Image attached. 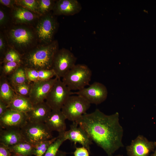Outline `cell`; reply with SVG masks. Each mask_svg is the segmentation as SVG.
<instances>
[{
	"label": "cell",
	"mask_w": 156,
	"mask_h": 156,
	"mask_svg": "<svg viewBox=\"0 0 156 156\" xmlns=\"http://www.w3.org/2000/svg\"><path fill=\"white\" fill-rule=\"evenodd\" d=\"M119 118L118 112L107 115L97 109L92 113L83 114L75 122L108 156H112L124 146L123 129Z\"/></svg>",
	"instance_id": "6da1fadb"
},
{
	"label": "cell",
	"mask_w": 156,
	"mask_h": 156,
	"mask_svg": "<svg viewBox=\"0 0 156 156\" xmlns=\"http://www.w3.org/2000/svg\"><path fill=\"white\" fill-rule=\"evenodd\" d=\"M59 49L57 40L34 47L22 55L21 64L28 68L52 69L55 56Z\"/></svg>",
	"instance_id": "7a4b0ae2"
},
{
	"label": "cell",
	"mask_w": 156,
	"mask_h": 156,
	"mask_svg": "<svg viewBox=\"0 0 156 156\" xmlns=\"http://www.w3.org/2000/svg\"><path fill=\"white\" fill-rule=\"evenodd\" d=\"M6 40L10 48L22 55L34 48L37 38L35 31L25 25L12 26L7 30Z\"/></svg>",
	"instance_id": "3957f363"
},
{
	"label": "cell",
	"mask_w": 156,
	"mask_h": 156,
	"mask_svg": "<svg viewBox=\"0 0 156 156\" xmlns=\"http://www.w3.org/2000/svg\"><path fill=\"white\" fill-rule=\"evenodd\" d=\"M92 76V71L87 65L79 64L70 70L62 81L71 91H79L89 84Z\"/></svg>",
	"instance_id": "277c9868"
},
{
	"label": "cell",
	"mask_w": 156,
	"mask_h": 156,
	"mask_svg": "<svg viewBox=\"0 0 156 156\" xmlns=\"http://www.w3.org/2000/svg\"><path fill=\"white\" fill-rule=\"evenodd\" d=\"M21 130L25 141L34 145L53 138L52 132L45 123L28 121Z\"/></svg>",
	"instance_id": "5b68a950"
},
{
	"label": "cell",
	"mask_w": 156,
	"mask_h": 156,
	"mask_svg": "<svg viewBox=\"0 0 156 156\" xmlns=\"http://www.w3.org/2000/svg\"><path fill=\"white\" fill-rule=\"evenodd\" d=\"M58 27V23L55 15L50 12L40 17L35 31L39 40L44 44H47L53 41Z\"/></svg>",
	"instance_id": "8992f818"
},
{
	"label": "cell",
	"mask_w": 156,
	"mask_h": 156,
	"mask_svg": "<svg viewBox=\"0 0 156 156\" xmlns=\"http://www.w3.org/2000/svg\"><path fill=\"white\" fill-rule=\"evenodd\" d=\"M90 106V103L83 97L77 95H71L61 110L66 119L76 122L86 113Z\"/></svg>",
	"instance_id": "52a82bcc"
},
{
	"label": "cell",
	"mask_w": 156,
	"mask_h": 156,
	"mask_svg": "<svg viewBox=\"0 0 156 156\" xmlns=\"http://www.w3.org/2000/svg\"><path fill=\"white\" fill-rule=\"evenodd\" d=\"M73 92L63 82L57 78L45 100L52 110H61Z\"/></svg>",
	"instance_id": "ba28073f"
},
{
	"label": "cell",
	"mask_w": 156,
	"mask_h": 156,
	"mask_svg": "<svg viewBox=\"0 0 156 156\" xmlns=\"http://www.w3.org/2000/svg\"><path fill=\"white\" fill-rule=\"evenodd\" d=\"M77 58L69 50L63 48L59 49L55 56L52 69L55 77L62 78L76 64Z\"/></svg>",
	"instance_id": "9c48e42d"
},
{
	"label": "cell",
	"mask_w": 156,
	"mask_h": 156,
	"mask_svg": "<svg viewBox=\"0 0 156 156\" xmlns=\"http://www.w3.org/2000/svg\"><path fill=\"white\" fill-rule=\"evenodd\" d=\"M73 94L83 97L90 104L97 105L106 100L108 91L104 85L99 82H95L87 88L85 87L77 92H73Z\"/></svg>",
	"instance_id": "30bf717a"
},
{
	"label": "cell",
	"mask_w": 156,
	"mask_h": 156,
	"mask_svg": "<svg viewBox=\"0 0 156 156\" xmlns=\"http://www.w3.org/2000/svg\"><path fill=\"white\" fill-rule=\"evenodd\" d=\"M155 149V142L149 140L142 135L138 136L126 147L128 156H149Z\"/></svg>",
	"instance_id": "8fae6325"
},
{
	"label": "cell",
	"mask_w": 156,
	"mask_h": 156,
	"mask_svg": "<svg viewBox=\"0 0 156 156\" xmlns=\"http://www.w3.org/2000/svg\"><path fill=\"white\" fill-rule=\"evenodd\" d=\"M28 121L27 114L8 108L0 116V129H21Z\"/></svg>",
	"instance_id": "7c38bea8"
},
{
	"label": "cell",
	"mask_w": 156,
	"mask_h": 156,
	"mask_svg": "<svg viewBox=\"0 0 156 156\" xmlns=\"http://www.w3.org/2000/svg\"><path fill=\"white\" fill-rule=\"evenodd\" d=\"M57 78L55 77L47 81L31 82V88L28 98L33 105L45 101Z\"/></svg>",
	"instance_id": "4fadbf2b"
},
{
	"label": "cell",
	"mask_w": 156,
	"mask_h": 156,
	"mask_svg": "<svg viewBox=\"0 0 156 156\" xmlns=\"http://www.w3.org/2000/svg\"><path fill=\"white\" fill-rule=\"evenodd\" d=\"M66 140H69L75 144L79 143L90 152V145L92 141L86 132L75 122L70 125V129L63 133Z\"/></svg>",
	"instance_id": "5bb4252c"
},
{
	"label": "cell",
	"mask_w": 156,
	"mask_h": 156,
	"mask_svg": "<svg viewBox=\"0 0 156 156\" xmlns=\"http://www.w3.org/2000/svg\"><path fill=\"white\" fill-rule=\"evenodd\" d=\"M82 9L81 5L77 0H58L56 1L52 13L55 16H73L79 13Z\"/></svg>",
	"instance_id": "9a60e30c"
},
{
	"label": "cell",
	"mask_w": 156,
	"mask_h": 156,
	"mask_svg": "<svg viewBox=\"0 0 156 156\" xmlns=\"http://www.w3.org/2000/svg\"><path fill=\"white\" fill-rule=\"evenodd\" d=\"M11 16L13 22L16 25L31 24L40 16L38 14L21 6L16 5L12 9Z\"/></svg>",
	"instance_id": "2e32d148"
},
{
	"label": "cell",
	"mask_w": 156,
	"mask_h": 156,
	"mask_svg": "<svg viewBox=\"0 0 156 156\" xmlns=\"http://www.w3.org/2000/svg\"><path fill=\"white\" fill-rule=\"evenodd\" d=\"M66 119L61 110H52L45 123L52 132L55 131L61 133L66 131Z\"/></svg>",
	"instance_id": "e0dca14e"
},
{
	"label": "cell",
	"mask_w": 156,
	"mask_h": 156,
	"mask_svg": "<svg viewBox=\"0 0 156 156\" xmlns=\"http://www.w3.org/2000/svg\"><path fill=\"white\" fill-rule=\"evenodd\" d=\"M25 141L21 129H1L0 144L8 147Z\"/></svg>",
	"instance_id": "ac0fdd59"
},
{
	"label": "cell",
	"mask_w": 156,
	"mask_h": 156,
	"mask_svg": "<svg viewBox=\"0 0 156 156\" xmlns=\"http://www.w3.org/2000/svg\"><path fill=\"white\" fill-rule=\"evenodd\" d=\"M51 110L45 101L34 105L32 109L27 114L28 121L45 123Z\"/></svg>",
	"instance_id": "d6986e66"
},
{
	"label": "cell",
	"mask_w": 156,
	"mask_h": 156,
	"mask_svg": "<svg viewBox=\"0 0 156 156\" xmlns=\"http://www.w3.org/2000/svg\"><path fill=\"white\" fill-rule=\"evenodd\" d=\"M25 68L28 79L30 82L45 81L55 77L53 69H36Z\"/></svg>",
	"instance_id": "ffe728a7"
},
{
	"label": "cell",
	"mask_w": 156,
	"mask_h": 156,
	"mask_svg": "<svg viewBox=\"0 0 156 156\" xmlns=\"http://www.w3.org/2000/svg\"><path fill=\"white\" fill-rule=\"evenodd\" d=\"M34 105L28 98L16 94L8 105V108L27 114L33 109Z\"/></svg>",
	"instance_id": "44dd1931"
},
{
	"label": "cell",
	"mask_w": 156,
	"mask_h": 156,
	"mask_svg": "<svg viewBox=\"0 0 156 156\" xmlns=\"http://www.w3.org/2000/svg\"><path fill=\"white\" fill-rule=\"evenodd\" d=\"M16 93L7 79L0 77V100L9 105Z\"/></svg>",
	"instance_id": "7402d4cb"
},
{
	"label": "cell",
	"mask_w": 156,
	"mask_h": 156,
	"mask_svg": "<svg viewBox=\"0 0 156 156\" xmlns=\"http://www.w3.org/2000/svg\"><path fill=\"white\" fill-rule=\"evenodd\" d=\"M6 78L12 88L16 85L30 82L27 78L25 68L22 64L11 75Z\"/></svg>",
	"instance_id": "603a6c76"
},
{
	"label": "cell",
	"mask_w": 156,
	"mask_h": 156,
	"mask_svg": "<svg viewBox=\"0 0 156 156\" xmlns=\"http://www.w3.org/2000/svg\"><path fill=\"white\" fill-rule=\"evenodd\" d=\"M34 147V145L25 141L8 147L12 153L24 156H32L33 155Z\"/></svg>",
	"instance_id": "cb8c5ba5"
},
{
	"label": "cell",
	"mask_w": 156,
	"mask_h": 156,
	"mask_svg": "<svg viewBox=\"0 0 156 156\" xmlns=\"http://www.w3.org/2000/svg\"><path fill=\"white\" fill-rule=\"evenodd\" d=\"M0 66V77L8 78L21 64V63L6 62L1 63Z\"/></svg>",
	"instance_id": "d4e9b609"
},
{
	"label": "cell",
	"mask_w": 156,
	"mask_h": 156,
	"mask_svg": "<svg viewBox=\"0 0 156 156\" xmlns=\"http://www.w3.org/2000/svg\"><path fill=\"white\" fill-rule=\"evenodd\" d=\"M66 140L63 132L59 133L56 140L51 144L43 156H56L60 147Z\"/></svg>",
	"instance_id": "484cf974"
},
{
	"label": "cell",
	"mask_w": 156,
	"mask_h": 156,
	"mask_svg": "<svg viewBox=\"0 0 156 156\" xmlns=\"http://www.w3.org/2000/svg\"><path fill=\"white\" fill-rule=\"evenodd\" d=\"M57 137L41 142L34 145L33 155L43 156L49 146L57 139Z\"/></svg>",
	"instance_id": "4316f807"
},
{
	"label": "cell",
	"mask_w": 156,
	"mask_h": 156,
	"mask_svg": "<svg viewBox=\"0 0 156 156\" xmlns=\"http://www.w3.org/2000/svg\"><path fill=\"white\" fill-rule=\"evenodd\" d=\"M22 55L14 49L9 47L4 55L1 63L6 62H16L21 63Z\"/></svg>",
	"instance_id": "83f0119b"
},
{
	"label": "cell",
	"mask_w": 156,
	"mask_h": 156,
	"mask_svg": "<svg viewBox=\"0 0 156 156\" xmlns=\"http://www.w3.org/2000/svg\"><path fill=\"white\" fill-rule=\"evenodd\" d=\"M39 14L42 16L53 10L56 1L53 0H38Z\"/></svg>",
	"instance_id": "f1b7e54d"
},
{
	"label": "cell",
	"mask_w": 156,
	"mask_h": 156,
	"mask_svg": "<svg viewBox=\"0 0 156 156\" xmlns=\"http://www.w3.org/2000/svg\"><path fill=\"white\" fill-rule=\"evenodd\" d=\"M16 5L27 9L39 15L38 0H16Z\"/></svg>",
	"instance_id": "f546056e"
},
{
	"label": "cell",
	"mask_w": 156,
	"mask_h": 156,
	"mask_svg": "<svg viewBox=\"0 0 156 156\" xmlns=\"http://www.w3.org/2000/svg\"><path fill=\"white\" fill-rule=\"evenodd\" d=\"M13 88L16 94L28 98L31 88V82L16 85Z\"/></svg>",
	"instance_id": "4dcf8cb0"
},
{
	"label": "cell",
	"mask_w": 156,
	"mask_h": 156,
	"mask_svg": "<svg viewBox=\"0 0 156 156\" xmlns=\"http://www.w3.org/2000/svg\"><path fill=\"white\" fill-rule=\"evenodd\" d=\"M8 44L6 38L3 35L0 33V53L1 57L2 59L5 53L8 48H7Z\"/></svg>",
	"instance_id": "1f68e13d"
},
{
	"label": "cell",
	"mask_w": 156,
	"mask_h": 156,
	"mask_svg": "<svg viewBox=\"0 0 156 156\" xmlns=\"http://www.w3.org/2000/svg\"><path fill=\"white\" fill-rule=\"evenodd\" d=\"M9 17L7 13L2 8H0V26L3 27L7 24Z\"/></svg>",
	"instance_id": "d6a6232c"
},
{
	"label": "cell",
	"mask_w": 156,
	"mask_h": 156,
	"mask_svg": "<svg viewBox=\"0 0 156 156\" xmlns=\"http://www.w3.org/2000/svg\"><path fill=\"white\" fill-rule=\"evenodd\" d=\"M90 153L87 149L82 146L76 147L73 154L74 156H90Z\"/></svg>",
	"instance_id": "836d02e7"
},
{
	"label": "cell",
	"mask_w": 156,
	"mask_h": 156,
	"mask_svg": "<svg viewBox=\"0 0 156 156\" xmlns=\"http://www.w3.org/2000/svg\"><path fill=\"white\" fill-rule=\"evenodd\" d=\"M12 153L8 147L0 144V156H12Z\"/></svg>",
	"instance_id": "e575fe53"
},
{
	"label": "cell",
	"mask_w": 156,
	"mask_h": 156,
	"mask_svg": "<svg viewBox=\"0 0 156 156\" xmlns=\"http://www.w3.org/2000/svg\"><path fill=\"white\" fill-rule=\"evenodd\" d=\"M1 4L12 9L16 5V0H0Z\"/></svg>",
	"instance_id": "d590c367"
},
{
	"label": "cell",
	"mask_w": 156,
	"mask_h": 156,
	"mask_svg": "<svg viewBox=\"0 0 156 156\" xmlns=\"http://www.w3.org/2000/svg\"><path fill=\"white\" fill-rule=\"evenodd\" d=\"M8 108V105L2 100H0V116Z\"/></svg>",
	"instance_id": "8d00e7d4"
},
{
	"label": "cell",
	"mask_w": 156,
	"mask_h": 156,
	"mask_svg": "<svg viewBox=\"0 0 156 156\" xmlns=\"http://www.w3.org/2000/svg\"><path fill=\"white\" fill-rule=\"evenodd\" d=\"M66 152L59 150L56 156H66Z\"/></svg>",
	"instance_id": "74e56055"
},
{
	"label": "cell",
	"mask_w": 156,
	"mask_h": 156,
	"mask_svg": "<svg viewBox=\"0 0 156 156\" xmlns=\"http://www.w3.org/2000/svg\"><path fill=\"white\" fill-rule=\"evenodd\" d=\"M155 149L153 154L151 156H156V142H155Z\"/></svg>",
	"instance_id": "f35d334b"
},
{
	"label": "cell",
	"mask_w": 156,
	"mask_h": 156,
	"mask_svg": "<svg viewBox=\"0 0 156 156\" xmlns=\"http://www.w3.org/2000/svg\"><path fill=\"white\" fill-rule=\"evenodd\" d=\"M12 156H24L22 155H20V154H17L12 153Z\"/></svg>",
	"instance_id": "ab89813d"
},
{
	"label": "cell",
	"mask_w": 156,
	"mask_h": 156,
	"mask_svg": "<svg viewBox=\"0 0 156 156\" xmlns=\"http://www.w3.org/2000/svg\"><path fill=\"white\" fill-rule=\"evenodd\" d=\"M114 156H123V155H116Z\"/></svg>",
	"instance_id": "60d3db41"
}]
</instances>
